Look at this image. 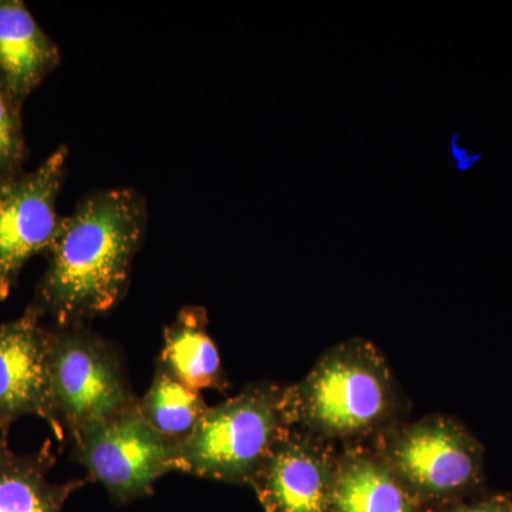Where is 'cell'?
I'll return each mask as SVG.
<instances>
[{
	"mask_svg": "<svg viewBox=\"0 0 512 512\" xmlns=\"http://www.w3.org/2000/svg\"><path fill=\"white\" fill-rule=\"evenodd\" d=\"M147 222L146 198L134 188L84 197L63 218L47 271L26 309L59 328H79L109 313L127 291Z\"/></svg>",
	"mask_w": 512,
	"mask_h": 512,
	"instance_id": "1",
	"label": "cell"
},
{
	"mask_svg": "<svg viewBox=\"0 0 512 512\" xmlns=\"http://www.w3.org/2000/svg\"><path fill=\"white\" fill-rule=\"evenodd\" d=\"M293 426L338 447L370 443L407 420L410 402L372 343L349 339L326 350L286 390Z\"/></svg>",
	"mask_w": 512,
	"mask_h": 512,
	"instance_id": "2",
	"label": "cell"
},
{
	"mask_svg": "<svg viewBox=\"0 0 512 512\" xmlns=\"http://www.w3.org/2000/svg\"><path fill=\"white\" fill-rule=\"evenodd\" d=\"M288 386L249 384L238 396L210 407L194 433L180 444L183 473L251 485L278 441L293 426Z\"/></svg>",
	"mask_w": 512,
	"mask_h": 512,
	"instance_id": "3",
	"label": "cell"
},
{
	"mask_svg": "<svg viewBox=\"0 0 512 512\" xmlns=\"http://www.w3.org/2000/svg\"><path fill=\"white\" fill-rule=\"evenodd\" d=\"M367 444L426 508L485 490L483 444L453 417L430 414L404 420Z\"/></svg>",
	"mask_w": 512,
	"mask_h": 512,
	"instance_id": "4",
	"label": "cell"
},
{
	"mask_svg": "<svg viewBox=\"0 0 512 512\" xmlns=\"http://www.w3.org/2000/svg\"><path fill=\"white\" fill-rule=\"evenodd\" d=\"M47 365L56 412L70 437L138 402L114 349L84 326L47 329Z\"/></svg>",
	"mask_w": 512,
	"mask_h": 512,
	"instance_id": "5",
	"label": "cell"
},
{
	"mask_svg": "<svg viewBox=\"0 0 512 512\" xmlns=\"http://www.w3.org/2000/svg\"><path fill=\"white\" fill-rule=\"evenodd\" d=\"M74 458L109 491L111 500L131 503L153 494L154 484L181 471L180 446L165 439L133 407L72 437Z\"/></svg>",
	"mask_w": 512,
	"mask_h": 512,
	"instance_id": "6",
	"label": "cell"
},
{
	"mask_svg": "<svg viewBox=\"0 0 512 512\" xmlns=\"http://www.w3.org/2000/svg\"><path fill=\"white\" fill-rule=\"evenodd\" d=\"M69 148L57 147L32 173L0 183V301L9 298L33 256L49 254L63 218L57 200L66 180Z\"/></svg>",
	"mask_w": 512,
	"mask_h": 512,
	"instance_id": "7",
	"label": "cell"
},
{
	"mask_svg": "<svg viewBox=\"0 0 512 512\" xmlns=\"http://www.w3.org/2000/svg\"><path fill=\"white\" fill-rule=\"evenodd\" d=\"M339 447L292 426L249 487L265 512H332Z\"/></svg>",
	"mask_w": 512,
	"mask_h": 512,
	"instance_id": "8",
	"label": "cell"
},
{
	"mask_svg": "<svg viewBox=\"0 0 512 512\" xmlns=\"http://www.w3.org/2000/svg\"><path fill=\"white\" fill-rule=\"evenodd\" d=\"M26 309L22 318L0 323V431L8 434L20 417L45 420L63 443L47 365V329Z\"/></svg>",
	"mask_w": 512,
	"mask_h": 512,
	"instance_id": "9",
	"label": "cell"
},
{
	"mask_svg": "<svg viewBox=\"0 0 512 512\" xmlns=\"http://www.w3.org/2000/svg\"><path fill=\"white\" fill-rule=\"evenodd\" d=\"M59 46L22 0H0V80L19 103L56 69Z\"/></svg>",
	"mask_w": 512,
	"mask_h": 512,
	"instance_id": "10",
	"label": "cell"
},
{
	"mask_svg": "<svg viewBox=\"0 0 512 512\" xmlns=\"http://www.w3.org/2000/svg\"><path fill=\"white\" fill-rule=\"evenodd\" d=\"M332 512H426L369 444L339 447Z\"/></svg>",
	"mask_w": 512,
	"mask_h": 512,
	"instance_id": "11",
	"label": "cell"
},
{
	"mask_svg": "<svg viewBox=\"0 0 512 512\" xmlns=\"http://www.w3.org/2000/svg\"><path fill=\"white\" fill-rule=\"evenodd\" d=\"M56 464L52 443L46 441L33 454H18L10 448L8 434L0 437V512H63L84 480L53 483L49 473Z\"/></svg>",
	"mask_w": 512,
	"mask_h": 512,
	"instance_id": "12",
	"label": "cell"
},
{
	"mask_svg": "<svg viewBox=\"0 0 512 512\" xmlns=\"http://www.w3.org/2000/svg\"><path fill=\"white\" fill-rule=\"evenodd\" d=\"M158 367L194 392L212 389L225 393L231 387L202 306H185L165 328Z\"/></svg>",
	"mask_w": 512,
	"mask_h": 512,
	"instance_id": "13",
	"label": "cell"
},
{
	"mask_svg": "<svg viewBox=\"0 0 512 512\" xmlns=\"http://www.w3.org/2000/svg\"><path fill=\"white\" fill-rule=\"evenodd\" d=\"M138 406L151 427L178 446L194 433L210 409L200 393L188 389L161 367H157L156 377Z\"/></svg>",
	"mask_w": 512,
	"mask_h": 512,
	"instance_id": "14",
	"label": "cell"
},
{
	"mask_svg": "<svg viewBox=\"0 0 512 512\" xmlns=\"http://www.w3.org/2000/svg\"><path fill=\"white\" fill-rule=\"evenodd\" d=\"M23 104L0 80V183L25 173L28 158L22 121Z\"/></svg>",
	"mask_w": 512,
	"mask_h": 512,
	"instance_id": "15",
	"label": "cell"
},
{
	"mask_svg": "<svg viewBox=\"0 0 512 512\" xmlns=\"http://www.w3.org/2000/svg\"><path fill=\"white\" fill-rule=\"evenodd\" d=\"M426 512H512V497L505 493H483L456 503L426 508Z\"/></svg>",
	"mask_w": 512,
	"mask_h": 512,
	"instance_id": "16",
	"label": "cell"
}]
</instances>
